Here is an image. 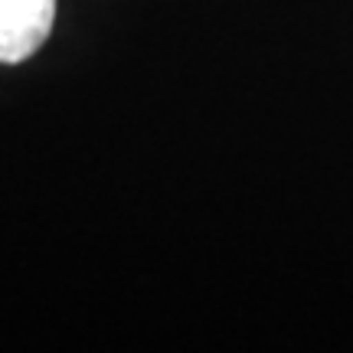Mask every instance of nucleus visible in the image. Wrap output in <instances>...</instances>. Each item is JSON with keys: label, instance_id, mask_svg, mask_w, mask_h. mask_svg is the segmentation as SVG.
<instances>
[{"label": "nucleus", "instance_id": "obj_1", "mask_svg": "<svg viewBox=\"0 0 353 353\" xmlns=\"http://www.w3.org/2000/svg\"><path fill=\"white\" fill-rule=\"evenodd\" d=\"M56 0H0V63H23L50 39Z\"/></svg>", "mask_w": 353, "mask_h": 353}]
</instances>
